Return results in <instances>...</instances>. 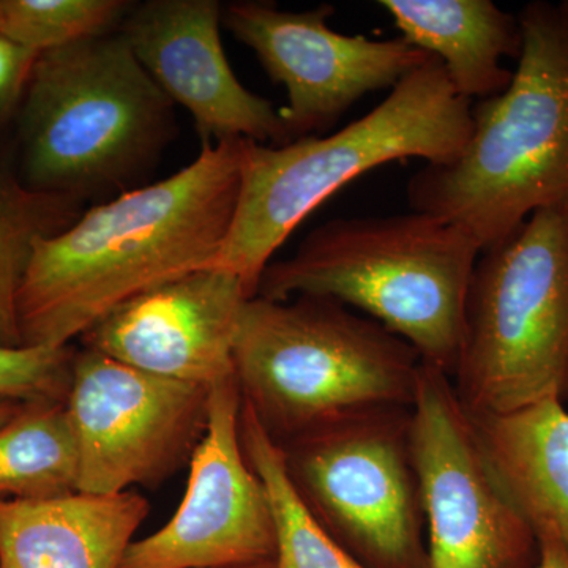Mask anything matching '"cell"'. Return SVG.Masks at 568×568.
<instances>
[{
    "label": "cell",
    "mask_w": 568,
    "mask_h": 568,
    "mask_svg": "<svg viewBox=\"0 0 568 568\" xmlns=\"http://www.w3.org/2000/svg\"><path fill=\"white\" fill-rule=\"evenodd\" d=\"M77 349L0 346V402L65 403Z\"/></svg>",
    "instance_id": "obj_22"
},
{
    "label": "cell",
    "mask_w": 568,
    "mask_h": 568,
    "mask_svg": "<svg viewBox=\"0 0 568 568\" xmlns=\"http://www.w3.org/2000/svg\"><path fill=\"white\" fill-rule=\"evenodd\" d=\"M403 39L443 62L459 97L473 103L499 95L518 61L523 36L518 17L491 0H381Z\"/></svg>",
    "instance_id": "obj_16"
},
{
    "label": "cell",
    "mask_w": 568,
    "mask_h": 568,
    "mask_svg": "<svg viewBox=\"0 0 568 568\" xmlns=\"http://www.w3.org/2000/svg\"><path fill=\"white\" fill-rule=\"evenodd\" d=\"M334 13L328 3L295 13L257 0L223 9L227 31L286 89L278 114L291 142L321 136L358 100L392 91L429 59L403 37L373 40L336 32L328 26Z\"/></svg>",
    "instance_id": "obj_11"
},
{
    "label": "cell",
    "mask_w": 568,
    "mask_h": 568,
    "mask_svg": "<svg viewBox=\"0 0 568 568\" xmlns=\"http://www.w3.org/2000/svg\"><path fill=\"white\" fill-rule=\"evenodd\" d=\"M426 568H536V532L489 467L450 376L422 364L410 407Z\"/></svg>",
    "instance_id": "obj_9"
},
{
    "label": "cell",
    "mask_w": 568,
    "mask_h": 568,
    "mask_svg": "<svg viewBox=\"0 0 568 568\" xmlns=\"http://www.w3.org/2000/svg\"><path fill=\"white\" fill-rule=\"evenodd\" d=\"M481 250L429 213L353 216L321 224L297 252L265 267L257 297L334 298L383 324L424 364L454 373L467 290Z\"/></svg>",
    "instance_id": "obj_4"
},
{
    "label": "cell",
    "mask_w": 568,
    "mask_h": 568,
    "mask_svg": "<svg viewBox=\"0 0 568 568\" xmlns=\"http://www.w3.org/2000/svg\"><path fill=\"white\" fill-rule=\"evenodd\" d=\"M149 510L136 491L0 499V568H119Z\"/></svg>",
    "instance_id": "obj_15"
},
{
    "label": "cell",
    "mask_w": 568,
    "mask_h": 568,
    "mask_svg": "<svg viewBox=\"0 0 568 568\" xmlns=\"http://www.w3.org/2000/svg\"><path fill=\"white\" fill-rule=\"evenodd\" d=\"M473 133V103L439 59L403 78L368 114L327 136L284 145L245 141L233 224L212 268L237 275L256 295L261 276L295 227L358 175L398 160L448 164Z\"/></svg>",
    "instance_id": "obj_3"
},
{
    "label": "cell",
    "mask_w": 568,
    "mask_h": 568,
    "mask_svg": "<svg viewBox=\"0 0 568 568\" xmlns=\"http://www.w3.org/2000/svg\"><path fill=\"white\" fill-rule=\"evenodd\" d=\"M242 407L235 375L211 386L207 429L190 459L181 506L162 529L134 540L119 568L274 562V519L267 491L242 446Z\"/></svg>",
    "instance_id": "obj_12"
},
{
    "label": "cell",
    "mask_w": 568,
    "mask_h": 568,
    "mask_svg": "<svg viewBox=\"0 0 568 568\" xmlns=\"http://www.w3.org/2000/svg\"><path fill=\"white\" fill-rule=\"evenodd\" d=\"M540 558L536 568H568V552L558 537L549 530L537 534Z\"/></svg>",
    "instance_id": "obj_24"
},
{
    "label": "cell",
    "mask_w": 568,
    "mask_h": 568,
    "mask_svg": "<svg viewBox=\"0 0 568 568\" xmlns=\"http://www.w3.org/2000/svg\"><path fill=\"white\" fill-rule=\"evenodd\" d=\"M82 203L37 192L0 159V346L21 347L18 293L33 248L80 219Z\"/></svg>",
    "instance_id": "obj_20"
},
{
    "label": "cell",
    "mask_w": 568,
    "mask_h": 568,
    "mask_svg": "<svg viewBox=\"0 0 568 568\" xmlns=\"http://www.w3.org/2000/svg\"><path fill=\"white\" fill-rule=\"evenodd\" d=\"M245 141L203 144L179 173L40 241L18 293L22 346H70L130 298L212 267L237 207Z\"/></svg>",
    "instance_id": "obj_1"
},
{
    "label": "cell",
    "mask_w": 568,
    "mask_h": 568,
    "mask_svg": "<svg viewBox=\"0 0 568 568\" xmlns=\"http://www.w3.org/2000/svg\"><path fill=\"white\" fill-rule=\"evenodd\" d=\"M173 108L119 31L40 52L17 114L18 174L80 203L126 192L173 140Z\"/></svg>",
    "instance_id": "obj_6"
},
{
    "label": "cell",
    "mask_w": 568,
    "mask_h": 568,
    "mask_svg": "<svg viewBox=\"0 0 568 568\" xmlns=\"http://www.w3.org/2000/svg\"><path fill=\"white\" fill-rule=\"evenodd\" d=\"M123 0H0V36L36 52L118 31Z\"/></svg>",
    "instance_id": "obj_21"
},
{
    "label": "cell",
    "mask_w": 568,
    "mask_h": 568,
    "mask_svg": "<svg viewBox=\"0 0 568 568\" xmlns=\"http://www.w3.org/2000/svg\"><path fill=\"white\" fill-rule=\"evenodd\" d=\"M470 416L568 402V207L478 256L450 376Z\"/></svg>",
    "instance_id": "obj_7"
},
{
    "label": "cell",
    "mask_w": 568,
    "mask_h": 568,
    "mask_svg": "<svg viewBox=\"0 0 568 568\" xmlns=\"http://www.w3.org/2000/svg\"><path fill=\"white\" fill-rule=\"evenodd\" d=\"M523 48L510 85L473 106V133L448 164L407 182L410 211L465 230L481 252L530 215L568 207V0H532L517 14Z\"/></svg>",
    "instance_id": "obj_2"
},
{
    "label": "cell",
    "mask_w": 568,
    "mask_h": 568,
    "mask_svg": "<svg viewBox=\"0 0 568 568\" xmlns=\"http://www.w3.org/2000/svg\"><path fill=\"white\" fill-rule=\"evenodd\" d=\"M241 439L246 458L263 481L275 529V568H366L347 552L295 491L282 447L253 410L242 407Z\"/></svg>",
    "instance_id": "obj_19"
},
{
    "label": "cell",
    "mask_w": 568,
    "mask_h": 568,
    "mask_svg": "<svg viewBox=\"0 0 568 568\" xmlns=\"http://www.w3.org/2000/svg\"><path fill=\"white\" fill-rule=\"evenodd\" d=\"M26 403L18 402H0V426L9 424L11 418L24 407Z\"/></svg>",
    "instance_id": "obj_25"
},
{
    "label": "cell",
    "mask_w": 568,
    "mask_h": 568,
    "mask_svg": "<svg viewBox=\"0 0 568 568\" xmlns=\"http://www.w3.org/2000/svg\"><path fill=\"white\" fill-rule=\"evenodd\" d=\"M278 446L297 495L362 566L426 568L410 409L366 410Z\"/></svg>",
    "instance_id": "obj_8"
},
{
    "label": "cell",
    "mask_w": 568,
    "mask_h": 568,
    "mask_svg": "<svg viewBox=\"0 0 568 568\" xmlns=\"http://www.w3.org/2000/svg\"><path fill=\"white\" fill-rule=\"evenodd\" d=\"M416 349L334 298L246 302L234 345L242 398L276 444L416 399Z\"/></svg>",
    "instance_id": "obj_5"
},
{
    "label": "cell",
    "mask_w": 568,
    "mask_h": 568,
    "mask_svg": "<svg viewBox=\"0 0 568 568\" xmlns=\"http://www.w3.org/2000/svg\"><path fill=\"white\" fill-rule=\"evenodd\" d=\"M80 454L65 403H26L0 426V499L78 493Z\"/></svg>",
    "instance_id": "obj_18"
},
{
    "label": "cell",
    "mask_w": 568,
    "mask_h": 568,
    "mask_svg": "<svg viewBox=\"0 0 568 568\" xmlns=\"http://www.w3.org/2000/svg\"><path fill=\"white\" fill-rule=\"evenodd\" d=\"M470 417L485 458L508 499L536 536L549 530L568 552L566 405L544 402L514 413Z\"/></svg>",
    "instance_id": "obj_17"
},
{
    "label": "cell",
    "mask_w": 568,
    "mask_h": 568,
    "mask_svg": "<svg viewBox=\"0 0 568 568\" xmlns=\"http://www.w3.org/2000/svg\"><path fill=\"white\" fill-rule=\"evenodd\" d=\"M216 0H148L118 31L164 95L192 114L203 144L291 142L278 110L242 84L223 50Z\"/></svg>",
    "instance_id": "obj_13"
},
{
    "label": "cell",
    "mask_w": 568,
    "mask_h": 568,
    "mask_svg": "<svg viewBox=\"0 0 568 568\" xmlns=\"http://www.w3.org/2000/svg\"><path fill=\"white\" fill-rule=\"evenodd\" d=\"M237 275L203 268L145 291L81 336L97 351L149 375L211 387L234 375V345L246 302Z\"/></svg>",
    "instance_id": "obj_14"
},
{
    "label": "cell",
    "mask_w": 568,
    "mask_h": 568,
    "mask_svg": "<svg viewBox=\"0 0 568 568\" xmlns=\"http://www.w3.org/2000/svg\"><path fill=\"white\" fill-rule=\"evenodd\" d=\"M39 52L0 36V126L17 118Z\"/></svg>",
    "instance_id": "obj_23"
},
{
    "label": "cell",
    "mask_w": 568,
    "mask_h": 568,
    "mask_svg": "<svg viewBox=\"0 0 568 568\" xmlns=\"http://www.w3.org/2000/svg\"><path fill=\"white\" fill-rule=\"evenodd\" d=\"M209 395L211 387L77 351L65 406L80 454L78 491L119 495L173 476L205 435Z\"/></svg>",
    "instance_id": "obj_10"
},
{
    "label": "cell",
    "mask_w": 568,
    "mask_h": 568,
    "mask_svg": "<svg viewBox=\"0 0 568 568\" xmlns=\"http://www.w3.org/2000/svg\"><path fill=\"white\" fill-rule=\"evenodd\" d=\"M227 568H275L274 562L254 564V566L227 567Z\"/></svg>",
    "instance_id": "obj_26"
}]
</instances>
